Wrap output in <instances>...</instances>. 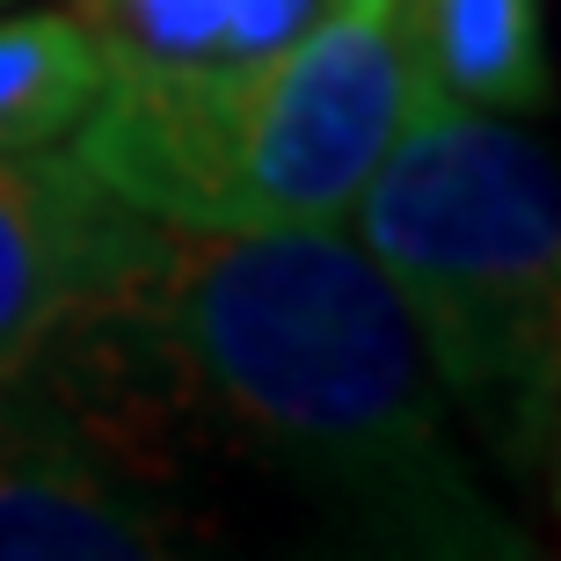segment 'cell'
<instances>
[{
  "label": "cell",
  "instance_id": "cell-5",
  "mask_svg": "<svg viewBox=\"0 0 561 561\" xmlns=\"http://www.w3.org/2000/svg\"><path fill=\"white\" fill-rule=\"evenodd\" d=\"M146 219L73 153H0V379L22 373L73 313L125 271Z\"/></svg>",
  "mask_w": 561,
  "mask_h": 561
},
{
  "label": "cell",
  "instance_id": "cell-4",
  "mask_svg": "<svg viewBox=\"0 0 561 561\" xmlns=\"http://www.w3.org/2000/svg\"><path fill=\"white\" fill-rule=\"evenodd\" d=\"M190 540L168 409L66 321L0 379V561H153Z\"/></svg>",
  "mask_w": 561,
  "mask_h": 561
},
{
  "label": "cell",
  "instance_id": "cell-7",
  "mask_svg": "<svg viewBox=\"0 0 561 561\" xmlns=\"http://www.w3.org/2000/svg\"><path fill=\"white\" fill-rule=\"evenodd\" d=\"M335 0H73L110 66H249Z\"/></svg>",
  "mask_w": 561,
  "mask_h": 561
},
{
  "label": "cell",
  "instance_id": "cell-3",
  "mask_svg": "<svg viewBox=\"0 0 561 561\" xmlns=\"http://www.w3.org/2000/svg\"><path fill=\"white\" fill-rule=\"evenodd\" d=\"M401 117V0H335L249 66H110L73 125V161L153 227H351Z\"/></svg>",
  "mask_w": 561,
  "mask_h": 561
},
{
  "label": "cell",
  "instance_id": "cell-1",
  "mask_svg": "<svg viewBox=\"0 0 561 561\" xmlns=\"http://www.w3.org/2000/svg\"><path fill=\"white\" fill-rule=\"evenodd\" d=\"M73 321L168 423L285 481L357 554H540L481 481L409 307L343 227L183 233L146 219L125 271Z\"/></svg>",
  "mask_w": 561,
  "mask_h": 561
},
{
  "label": "cell",
  "instance_id": "cell-8",
  "mask_svg": "<svg viewBox=\"0 0 561 561\" xmlns=\"http://www.w3.org/2000/svg\"><path fill=\"white\" fill-rule=\"evenodd\" d=\"M103 44L73 8L0 15V153L73 139L88 103L103 95Z\"/></svg>",
  "mask_w": 561,
  "mask_h": 561
},
{
  "label": "cell",
  "instance_id": "cell-6",
  "mask_svg": "<svg viewBox=\"0 0 561 561\" xmlns=\"http://www.w3.org/2000/svg\"><path fill=\"white\" fill-rule=\"evenodd\" d=\"M409 95L525 117L547 110L540 0H401Z\"/></svg>",
  "mask_w": 561,
  "mask_h": 561
},
{
  "label": "cell",
  "instance_id": "cell-2",
  "mask_svg": "<svg viewBox=\"0 0 561 561\" xmlns=\"http://www.w3.org/2000/svg\"><path fill=\"white\" fill-rule=\"evenodd\" d=\"M351 219L467 445L525 489L547 481L561 437V183L547 139L496 110L409 95Z\"/></svg>",
  "mask_w": 561,
  "mask_h": 561
}]
</instances>
